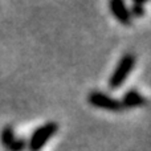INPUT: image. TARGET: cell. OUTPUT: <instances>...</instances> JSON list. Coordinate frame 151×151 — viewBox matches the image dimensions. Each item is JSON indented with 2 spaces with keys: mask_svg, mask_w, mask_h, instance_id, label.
Masks as SVG:
<instances>
[{
  "mask_svg": "<svg viewBox=\"0 0 151 151\" xmlns=\"http://www.w3.org/2000/svg\"><path fill=\"white\" fill-rule=\"evenodd\" d=\"M134 66H135V56L133 53H126L121 57V60L118 61L115 69L113 70L111 76L109 78V89L110 90H117L119 89L123 83L126 82V80L129 78L130 73L133 72Z\"/></svg>",
  "mask_w": 151,
  "mask_h": 151,
  "instance_id": "1",
  "label": "cell"
},
{
  "mask_svg": "<svg viewBox=\"0 0 151 151\" xmlns=\"http://www.w3.org/2000/svg\"><path fill=\"white\" fill-rule=\"evenodd\" d=\"M57 131H58V125L56 122H47L44 125L39 126L32 133L29 142H27L29 151H41L42 147L55 137V134Z\"/></svg>",
  "mask_w": 151,
  "mask_h": 151,
  "instance_id": "2",
  "label": "cell"
},
{
  "mask_svg": "<svg viewBox=\"0 0 151 151\" xmlns=\"http://www.w3.org/2000/svg\"><path fill=\"white\" fill-rule=\"evenodd\" d=\"M88 102L93 107H97V109L101 110H106V111H113V113H118L122 111L123 106L121 104V101L110 97L109 94L102 93V91L94 90L90 91L88 94Z\"/></svg>",
  "mask_w": 151,
  "mask_h": 151,
  "instance_id": "3",
  "label": "cell"
},
{
  "mask_svg": "<svg viewBox=\"0 0 151 151\" xmlns=\"http://www.w3.org/2000/svg\"><path fill=\"white\" fill-rule=\"evenodd\" d=\"M109 8L111 15L114 16L118 20V23L122 24V25H131V21H133V16H131L129 7L121 0H113L109 3Z\"/></svg>",
  "mask_w": 151,
  "mask_h": 151,
  "instance_id": "4",
  "label": "cell"
},
{
  "mask_svg": "<svg viewBox=\"0 0 151 151\" xmlns=\"http://www.w3.org/2000/svg\"><path fill=\"white\" fill-rule=\"evenodd\" d=\"M123 106V110L125 109H134V107H141L146 104V98L139 93L135 89H130L127 90L122 97V101H121Z\"/></svg>",
  "mask_w": 151,
  "mask_h": 151,
  "instance_id": "5",
  "label": "cell"
},
{
  "mask_svg": "<svg viewBox=\"0 0 151 151\" xmlns=\"http://www.w3.org/2000/svg\"><path fill=\"white\" fill-rule=\"evenodd\" d=\"M16 137H15V131H13V127L12 126H4L1 130V133H0V142H1V145L5 147V149H8V147L11 146V145L15 142Z\"/></svg>",
  "mask_w": 151,
  "mask_h": 151,
  "instance_id": "6",
  "label": "cell"
},
{
  "mask_svg": "<svg viewBox=\"0 0 151 151\" xmlns=\"http://www.w3.org/2000/svg\"><path fill=\"white\" fill-rule=\"evenodd\" d=\"M145 3L142 1H134L133 4H131V7L129 8V11H130L131 16H135V17H142V16L145 15Z\"/></svg>",
  "mask_w": 151,
  "mask_h": 151,
  "instance_id": "7",
  "label": "cell"
},
{
  "mask_svg": "<svg viewBox=\"0 0 151 151\" xmlns=\"http://www.w3.org/2000/svg\"><path fill=\"white\" fill-rule=\"evenodd\" d=\"M27 147H28V143H27L25 139L17 138V139H15V142H13L7 150L8 151H24Z\"/></svg>",
  "mask_w": 151,
  "mask_h": 151,
  "instance_id": "8",
  "label": "cell"
}]
</instances>
